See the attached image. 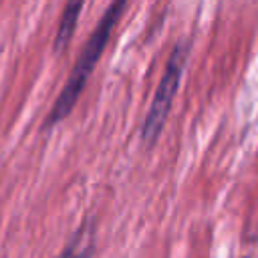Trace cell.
<instances>
[{
    "mask_svg": "<svg viewBox=\"0 0 258 258\" xmlns=\"http://www.w3.org/2000/svg\"><path fill=\"white\" fill-rule=\"evenodd\" d=\"M125 8H127V2H115L105 10L101 22L97 24V28L93 30V34L87 40L85 48L81 50V56L77 58V62H75V67H73V71L69 75V81H67L64 89L60 91V95H58V99H56V103H54V107H52V111L48 115V121H46L48 125L58 123L60 119H64L71 113L73 105L77 103L81 91L85 89L87 79L91 77L97 60L101 58V54L105 50V44H107L113 28L119 22V16L123 14Z\"/></svg>",
    "mask_w": 258,
    "mask_h": 258,
    "instance_id": "cell-1",
    "label": "cell"
},
{
    "mask_svg": "<svg viewBox=\"0 0 258 258\" xmlns=\"http://www.w3.org/2000/svg\"><path fill=\"white\" fill-rule=\"evenodd\" d=\"M187 52H189L187 50V44H177L173 48L167 64H165L163 77H161V81L157 85V91L153 95L149 113H147L145 123H143V129H141L143 141L149 143V145L157 139V135L161 133V129L165 125V119H167L171 101L175 97V91L179 87V81H181V75H183V69H185Z\"/></svg>",
    "mask_w": 258,
    "mask_h": 258,
    "instance_id": "cell-2",
    "label": "cell"
},
{
    "mask_svg": "<svg viewBox=\"0 0 258 258\" xmlns=\"http://www.w3.org/2000/svg\"><path fill=\"white\" fill-rule=\"evenodd\" d=\"M81 10H83V2H69L64 6L62 18H60V24H58V30H56V38H54V50L56 52H60L69 44V40L73 36V30L77 26Z\"/></svg>",
    "mask_w": 258,
    "mask_h": 258,
    "instance_id": "cell-3",
    "label": "cell"
},
{
    "mask_svg": "<svg viewBox=\"0 0 258 258\" xmlns=\"http://www.w3.org/2000/svg\"><path fill=\"white\" fill-rule=\"evenodd\" d=\"M93 254V228H79L58 258H91Z\"/></svg>",
    "mask_w": 258,
    "mask_h": 258,
    "instance_id": "cell-4",
    "label": "cell"
}]
</instances>
